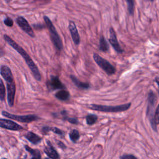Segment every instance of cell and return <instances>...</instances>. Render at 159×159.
<instances>
[{
	"label": "cell",
	"instance_id": "cell-13",
	"mask_svg": "<svg viewBox=\"0 0 159 159\" xmlns=\"http://www.w3.org/2000/svg\"><path fill=\"white\" fill-rule=\"evenodd\" d=\"M44 152L51 159H59L60 156L57 150L52 146L49 140H47V145L44 148Z\"/></svg>",
	"mask_w": 159,
	"mask_h": 159
},
{
	"label": "cell",
	"instance_id": "cell-29",
	"mask_svg": "<svg viewBox=\"0 0 159 159\" xmlns=\"http://www.w3.org/2000/svg\"><path fill=\"white\" fill-rule=\"evenodd\" d=\"M32 159H41V155H36V156H32Z\"/></svg>",
	"mask_w": 159,
	"mask_h": 159
},
{
	"label": "cell",
	"instance_id": "cell-19",
	"mask_svg": "<svg viewBox=\"0 0 159 159\" xmlns=\"http://www.w3.org/2000/svg\"><path fill=\"white\" fill-rule=\"evenodd\" d=\"M98 119V117L94 114H89L86 117V122L88 125H93L94 124Z\"/></svg>",
	"mask_w": 159,
	"mask_h": 159
},
{
	"label": "cell",
	"instance_id": "cell-32",
	"mask_svg": "<svg viewBox=\"0 0 159 159\" xmlns=\"http://www.w3.org/2000/svg\"><path fill=\"white\" fill-rule=\"evenodd\" d=\"M150 1H153V0H150Z\"/></svg>",
	"mask_w": 159,
	"mask_h": 159
},
{
	"label": "cell",
	"instance_id": "cell-9",
	"mask_svg": "<svg viewBox=\"0 0 159 159\" xmlns=\"http://www.w3.org/2000/svg\"><path fill=\"white\" fill-rule=\"evenodd\" d=\"M47 86L50 91H54L56 89H63L65 86L61 83L57 76L51 75L49 80L47 82Z\"/></svg>",
	"mask_w": 159,
	"mask_h": 159
},
{
	"label": "cell",
	"instance_id": "cell-11",
	"mask_svg": "<svg viewBox=\"0 0 159 159\" xmlns=\"http://www.w3.org/2000/svg\"><path fill=\"white\" fill-rule=\"evenodd\" d=\"M68 29L71 34V39L76 45H78L80 43V37L78 33V30L77 29L76 25L75 23L72 21L70 20L68 23Z\"/></svg>",
	"mask_w": 159,
	"mask_h": 159
},
{
	"label": "cell",
	"instance_id": "cell-25",
	"mask_svg": "<svg viewBox=\"0 0 159 159\" xmlns=\"http://www.w3.org/2000/svg\"><path fill=\"white\" fill-rule=\"evenodd\" d=\"M50 131H52V132H55V134L60 135H61L63 134L62 131L57 127H50Z\"/></svg>",
	"mask_w": 159,
	"mask_h": 159
},
{
	"label": "cell",
	"instance_id": "cell-21",
	"mask_svg": "<svg viewBox=\"0 0 159 159\" xmlns=\"http://www.w3.org/2000/svg\"><path fill=\"white\" fill-rule=\"evenodd\" d=\"M80 137V134L77 130L73 129L70 133V138L71 141L75 142Z\"/></svg>",
	"mask_w": 159,
	"mask_h": 159
},
{
	"label": "cell",
	"instance_id": "cell-2",
	"mask_svg": "<svg viewBox=\"0 0 159 159\" xmlns=\"http://www.w3.org/2000/svg\"><path fill=\"white\" fill-rule=\"evenodd\" d=\"M43 18L45 25L48 30L50 39L54 47H55L57 50L60 52L63 48V43L55 27L53 24L51 20L47 16H43Z\"/></svg>",
	"mask_w": 159,
	"mask_h": 159
},
{
	"label": "cell",
	"instance_id": "cell-31",
	"mask_svg": "<svg viewBox=\"0 0 159 159\" xmlns=\"http://www.w3.org/2000/svg\"><path fill=\"white\" fill-rule=\"evenodd\" d=\"M7 2H9V1H11V0H6Z\"/></svg>",
	"mask_w": 159,
	"mask_h": 159
},
{
	"label": "cell",
	"instance_id": "cell-10",
	"mask_svg": "<svg viewBox=\"0 0 159 159\" xmlns=\"http://www.w3.org/2000/svg\"><path fill=\"white\" fill-rule=\"evenodd\" d=\"M109 32V43L111 44V45L112 47V48L114 49V50L117 53H120V54L122 53L124 50L121 48V47L117 40L116 34L114 29L112 27H110Z\"/></svg>",
	"mask_w": 159,
	"mask_h": 159
},
{
	"label": "cell",
	"instance_id": "cell-26",
	"mask_svg": "<svg viewBox=\"0 0 159 159\" xmlns=\"http://www.w3.org/2000/svg\"><path fill=\"white\" fill-rule=\"evenodd\" d=\"M120 159H138L133 155H124L120 157Z\"/></svg>",
	"mask_w": 159,
	"mask_h": 159
},
{
	"label": "cell",
	"instance_id": "cell-14",
	"mask_svg": "<svg viewBox=\"0 0 159 159\" xmlns=\"http://www.w3.org/2000/svg\"><path fill=\"white\" fill-rule=\"evenodd\" d=\"M0 74L5 81H7V80H9L14 79L13 75H12V73L11 71V70L7 65H2L1 66Z\"/></svg>",
	"mask_w": 159,
	"mask_h": 159
},
{
	"label": "cell",
	"instance_id": "cell-15",
	"mask_svg": "<svg viewBox=\"0 0 159 159\" xmlns=\"http://www.w3.org/2000/svg\"><path fill=\"white\" fill-rule=\"evenodd\" d=\"M70 78L71 79L72 82L74 83V84H75L80 89H87L90 87V85L88 83H83L75 75H70Z\"/></svg>",
	"mask_w": 159,
	"mask_h": 159
},
{
	"label": "cell",
	"instance_id": "cell-8",
	"mask_svg": "<svg viewBox=\"0 0 159 159\" xmlns=\"http://www.w3.org/2000/svg\"><path fill=\"white\" fill-rule=\"evenodd\" d=\"M7 86V102L10 107H12L14 104V98L16 94V83L14 79L9 80L6 81Z\"/></svg>",
	"mask_w": 159,
	"mask_h": 159
},
{
	"label": "cell",
	"instance_id": "cell-22",
	"mask_svg": "<svg viewBox=\"0 0 159 159\" xmlns=\"http://www.w3.org/2000/svg\"><path fill=\"white\" fill-rule=\"evenodd\" d=\"M127 4L128 12L130 15H133L134 11V0H125Z\"/></svg>",
	"mask_w": 159,
	"mask_h": 159
},
{
	"label": "cell",
	"instance_id": "cell-12",
	"mask_svg": "<svg viewBox=\"0 0 159 159\" xmlns=\"http://www.w3.org/2000/svg\"><path fill=\"white\" fill-rule=\"evenodd\" d=\"M0 127L12 130H19L23 129V127L22 126L19 125L14 121L4 119H0Z\"/></svg>",
	"mask_w": 159,
	"mask_h": 159
},
{
	"label": "cell",
	"instance_id": "cell-3",
	"mask_svg": "<svg viewBox=\"0 0 159 159\" xmlns=\"http://www.w3.org/2000/svg\"><path fill=\"white\" fill-rule=\"evenodd\" d=\"M131 106V103H126L118 106H103L92 104L89 105V108L94 111L104 112H119L127 111Z\"/></svg>",
	"mask_w": 159,
	"mask_h": 159
},
{
	"label": "cell",
	"instance_id": "cell-5",
	"mask_svg": "<svg viewBox=\"0 0 159 159\" xmlns=\"http://www.w3.org/2000/svg\"><path fill=\"white\" fill-rule=\"evenodd\" d=\"M157 98L155 94L153 91H150L148 95V105L147 109V116L149 119L151 125L155 131H157L156 125L154 122V115L153 109L156 103Z\"/></svg>",
	"mask_w": 159,
	"mask_h": 159
},
{
	"label": "cell",
	"instance_id": "cell-30",
	"mask_svg": "<svg viewBox=\"0 0 159 159\" xmlns=\"http://www.w3.org/2000/svg\"><path fill=\"white\" fill-rule=\"evenodd\" d=\"M155 81L156 83L158 84V86H159V77H157L156 79H155Z\"/></svg>",
	"mask_w": 159,
	"mask_h": 159
},
{
	"label": "cell",
	"instance_id": "cell-18",
	"mask_svg": "<svg viewBox=\"0 0 159 159\" xmlns=\"http://www.w3.org/2000/svg\"><path fill=\"white\" fill-rule=\"evenodd\" d=\"M109 47L108 42L106 41L104 37L102 35L99 39V50L102 52H107L109 50Z\"/></svg>",
	"mask_w": 159,
	"mask_h": 159
},
{
	"label": "cell",
	"instance_id": "cell-4",
	"mask_svg": "<svg viewBox=\"0 0 159 159\" xmlns=\"http://www.w3.org/2000/svg\"><path fill=\"white\" fill-rule=\"evenodd\" d=\"M93 60L96 63V64L109 76H111L115 73L116 70L115 67L110 63L107 60L102 58L99 54L96 53H94L93 55Z\"/></svg>",
	"mask_w": 159,
	"mask_h": 159
},
{
	"label": "cell",
	"instance_id": "cell-7",
	"mask_svg": "<svg viewBox=\"0 0 159 159\" xmlns=\"http://www.w3.org/2000/svg\"><path fill=\"white\" fill-rule=\"evenodd\" d=\"M16 22L18 26L24 31L29 36L32 38H35V35L32 29V27L30 25L28 21L22 16H19L16 18Z\"/></svg>",
	"mask_w": 159,
	"mask_h": 159
},
{
	"label": "cell",
	"instance_id": "cell-23",
	"mask_svg": "<svg viewBox=\"0 0 159 159\" xmlns=\"http://www.w3.org/2000/svg\"><path fill=\"white\" fill-rule=\"evenodd\" d=\"M3 23H4L6 26H7V27H11L13 26L14 21H13V20H12L11 18L9 17H6L4 19Z\"/></svg>",
	"mask_w": 159,
	"mask_h": 159
},
{
	"label": "cell",
	"instance_id": "cell-27",
	"mask_svg": "<svg viewBox=\"0 0 159 159\" xmlns=\"http://www.w3.org/2000/svg\"><path fill=\"white\" fill-rule=\"evenodd\" d=\"M66 120H67L68 122H70V123L71 124H76L78 123V121L75 118H71V117H67V118H65Z\"/></svg>",
	"mask_w": 159,
	"mask_h": 159
},
{
	"label": "cell",
	"instance_id": "cell-34",
	"mask_svg": "<svg viewBox=\"0 0 159 159\" xmlns=\"http://www.w3.org/2000/svg\"><path fill=\"white\" fill-rule=\"evenodd\" d=\"M3 159H7V158H3Z\"/></svg>",
	"mask_w": 159,
	"mask_h": 159
},
{
	"label": "cell",
	"instance_id": "cell-17",
	"mask_svg": "<svg viewBox=\"0 0 159 159\" xmlns=\"http://www.w3.org/2000/svg\"><path fill=\"white\" fill-rule=\"evenodd\" d=\"M55 96L56 98L60 101H66L70 98V93L68 91L63 89L57 91L55 93Z\"/></svg>",
	"mask_w": 159,
	"mask_h": 159
},
{
	"label": "cell",
	"instance_id": "cell-1",
	"mask_svg": "<svg viewBox=\"0 0 159 159\" xmlns=\"http://www.w3.org/2000/svg\"><path fill=\"white\" fill-rule=\"evenodd\" d=\"M3 39L7 43L8 45H9L13 49L16 50L22 57V58L25 60L27 65L30 70L34 78L37 81H40L42 80V76H41L40 72L37 66L34 63V61L31 58L30 56L28 54V53L21 46H20L17 42H16L10 36L7 35V34L3 35Z\"/></svg>",
	"mask_w": 159,
	"mask_h": 159
},
{
	"label": "cell",
	"instance_id": "cell-16",
	"mask_svg": "<svg viewBox=\"0 0 159 159\" xmlns=\"http://www.w3.org/2000/svg\"><path fill=\"white\" fill-rule=\"evenodd\" d=\"M25 137L33 144H37L42 140L41 137L32 132H29L26 135H25Z\"/></svg>",
	"mask_w": 159,
	"mask_h": 159
},
{
	"label": "cell",
	"instance_id": "cell-6",
	"mask_svg": "<svg viewBox=\"0 0 159 159\" xmlns=\"http://www.w3.org/2000/svg\"><path fill=\"white\" fill-rule=\"evenodd\" d=\"M2 116H4V117H6L7 118L14 119V120H17L19 122H25V123L31 122L32 121L37 120L39 119V117L35 115H32V114L30 115L29 114V115H25V116H17V115L10 114L4 111H2Z\"/></svg>",
	"mask_w": 159,
	"mask_h": 159
},
{
	"label": "cell",
	"instance_id": "cell-24",
	"mask_svg": "<svg viewBox=\"0 0 159 159\" xmlns=\"http://www.w3.org/2000/svg\"><path fill=\"white\" fill-rule=\"evenodd\" d=\"M154 122L155 125H158L159 124V104L157 107V109L155 112L154 114Z\"/></svg>",
	"mask_w": 159,
	"mask_h": 159
},
{
	"label": "cell",
	"instance_id": "cell-33",
	"mask_svg": "<svg viewBox=\"0 0 159 159\" xmlns=\"http://www.w3.org/2000/svg\"><path fill=\"white\" fill-rule=\"evenodd\" d=\"M45 159H48V158H45Z\"/></svg>",
	"mask_w": 159,
	"mask_h": 159
},
{
	"label": "cell",
	"instance_id": "cell-20",
	"mask_svg": "<svg viewBox=\"0 0 159 159\" xmlns=\"http://www.w3.org/2000/svg\"><path fill=\"white\" fill-rule=\"evenodd\" d=\"M0 99L1 101H4L5 99V95H6V89L5 86L3 83V81L1 80L0 81Z\"/></svg>",
	"mask_w": 159,
	"mask_h": 159
},
{
	"label": "cell",
	"instance_id": "cell-28",
	"mask_svg": "<svg viewBox=\"0 0 159 159\" xmlns=\"http://www.w3.org/2000/svg\"><path fill=\"white\" fill-rule=\"evenodd\" d=\"M58 146H59L60 148H61L62 149H64V148H66V146L65 145V144H64L63 142H60V141L58 142Z\"/></svg>",
	"mask_w": 159,
	"mask_h": 159
}]
</instances>
